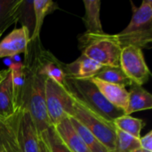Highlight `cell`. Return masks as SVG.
Listing matches in <instances>:
<instances>
[{
  "label": "cell",
  "mask_w": 152,
  "mask_h": 152,
  "mask_svg": "<svg viewBox=\"0 0 152 152\" xmlns=\"http://www.w3.org/2000/svg\"><path fill=\"white\" fill-rule=\"evenodd\" d=\"M91 81L97 86L99 91L110 103L116 108L124 110L126 113L128 103V91L125 87L104 82L96 77L91 78Z\"/></svg>",
  "instance_id": "cell-12"
},
{
  "label": "cell",
  "mask_w": 152,
  "mask_h": 152,
  "mask_svg": "<svg viewBox=\"0 0 152 152\" xmlns=\"http://www.w3.org/2000/svg\"><path fill=\"white\" fill-rule=\"evenodd\" d=\"M117 129L130 134L131 136L140 139L141 132L144 126V123L142 119L132 117L131 115H123L113 121Z\"/></svg>",
  "instance_id": "cell-22"
},
{
  "label": "cell",
  "mask_w": 152,
  "mask_h": 152,
  "mask_svg": "<svg viewBox=\"0 0 152 152\" xmlns=\"http://www.w3.org/2000/svg\"><path fill=\"white\" fill-rule=\"evenodd\" d=\"M15 117L9 120L0 119V150L4 152H20L15 134Z\"/></svg>",
  "instance_id": "cell-19"
},
{
  "label": "cell",
  "mask_w": 152,
  "mask_h": 152,
  "mask_svg": "<svg viewBox=\"0 0 152 152\" xmlns=\"http://www.w3.org/2000/svg\"><path fill=\"white\" fill-rule=\"evenodd\" d=\"M73 110L70 117L77 119L83 126L90 131L110 152L114 151L116 131L114 123L101 116L72 94Z\"/></svg>",
  "instance_id": "cell-5"
},
{
  "label": "cell",
  "mask_w": 152,
  "mask_h": 152,
  "mask_svg": "<svg viewBox=\"0 0 152 152\" xmlns=\"http://www.w3.org/2000/svg\"><path fill=\"white\" fill-rule=\"evenodd\" d=\"M102 65L95 61L80 55L76 61L70 63H64V72L67 79L87 80L94 77Z\"/></svg>",
  "instance_id": "cell-11"
},
{
  "label": "cell",
  "mask_w": 152,
  "mask_h": 152,
  "mask_svg": "<svg viewBox=\"0 0 152 152\" xmlns=\"http://www.w3.org/2000/svg\"><path fill=\"white\" fill-rule=\"evenodd\" d=\"M53 127L61 140L71 152H91L74 129L69 118H66Z\"/></svg>",
  "instance_id": "cell-13"
},
{
  "label": "cell",
  "mask_w": 152,
  "mask_h": 152,
  "mask_svg": "<svg viewBox=\"0 0 152 152\" xmlns=\"http://www.w3.org/2000/svg\"><path fill=\"white\" fill-rule=\"evenodd\" d=\"M21 27H25L31 35L35 28V15L33 9V0H21L19 7V20Z\"/></svg>",
  "instance_id": "cell-24"
},
{
  "label": "cell",
  "mask_w": 152,
  "mask_h": 152,
  "mask_svg": "<svg viewBox=\"0 0 152 152\" xmlns=\"http://www.w3.org/2000/svg\"><path fill=\"white\" fill-rule=\"evenodd\" d=\"M65 87L74 97L108 120L113 122L116 118L126 114L124 110L110 103L91 79H66Z\"/></svg>",
  "instance_id": "cell-4"
},
{
  "label": "cell",
  "mask_w": 152,
  "mask_h": 152,
  "mask_svg": "<svg viewBox=\"0 0 152 152\" xmlns=\"http://www.w3.org/2000/svg\"><path fill=\"white\" fill-rule=\"evenodd\" d=\"M15 134L20 152H39L40 135L29 112L21 109L15 117Z\"/></svg>",
  "instance_id": "cell-8"
},
{
  "label": "cell",
  "mask_w": 152,
  "mask_h": 152,
  "mask_svg": "<svg viewBox=\"0 0 152 152\" xmlns=\"http://www.w3.org/2000/svg\"><path fill=\"white\" fill-rule=\"evenodd\" d=\"M12 78V89L15 108L17 111L23 108L25 90V74L22 62H12L9 69Z\"/></svg>",
  "instance_id": "cell-17"
},
{
  "label": "cell",
  "mask_w": 152,
  "mask_h": 152,
  "mask_svg": "<svg viewBox=\"0 0 152 152\" xmlns=\"http://www.w3.org/2000/svg\"><path fill=\"white\" fill-rule=\"evenodd\" d=\"M71 125L77 133L80 135L87 148L91 152H110L106 146H104L90 131H88L85 126H83L77 119L69 117Z\"/></svg>",
  "instance_id": "cell-23"
},
{
  "label": "cell",
  "mask_w": 152,
  "mask_h": 152,
  "mask_svg": "<svg viewBox=\"0 0 152 152\" xmlns=\"http://www.w3.org/2000/svg\"><path fill=\"white\" fill-rule=\"evenodd\" d=\"M133 14L129 24L114 34L121 48L128 45L140 49L151 48L152 43V1L143 0L140 6L133 3Z\"/></svg>",
  "instance_id": "cell-2"
},
{
  "label": "cell",
  "mask_w": 152,
  "mask_h": 152,
  "mask_svg": "<svg viewBox=\"0 0 152 152\" xmlns=\"http://www.w3.org/2000/svg\"><path fill=\"white\" fill-rule=\"evenodd\" d=\"M29 41L30 33L25 27L14 28L0 42V58H12L25 53Z\"/></svg>",
  "instance_id": "cell-10"
},
{
  "label": "cell",
  "mask_w": 152,
  "mask_h": 152,
  "mask_svg": "<svg viewBox=\"0 0 152 152\" xmlns=\"http://www.w3.org/2000/svg\"><path fill=\"white\" fill-rule=\"evenodd\" d=\"M85 15L83 21L86 25V33L90 34H103L102 21L100 19L101 1L100 0H84Z\"/></svg>",
  "instance_id": "cell-16"
},
{
  "label": "cell",
  "mask_w": 152,
  "mask_h": 152,
  "mask_svg": "<svg viewBox=\"0 0 152 152\" xmlns=\"http://www.w3.org/2000/svg\"><path fill=\"white\" fill-rule=\"evenodd\" d=\"M40 137L45 143L49 152H71L59 137L53 126H49L40 134Z\"/></svg>",
  "instance_id": "cell-25"
},
{
  "label": "cell",
  "mask_w": 152,
  "mask_h": 152,
  "mask_svg": "<svg viewBox=\"0 0 152 152\" xmlns=\"http://www.w3.org/2000/svg\"><path fill=\"white\" fill-rule=\"evenodd\" d=\"M39 152H49L45 143L43 142L41 137H40V142H39Z\"/></svg>",
  "instance_id": "cell-28"
},
{
  "label": "cell",
  "mask_w": 152,
  "mask_h": 152,
  "mask_svg": "<svg viewBox=\"0 0 152 152\" xmlns=\"http://www.w3.org/2000/svg\"><path fill=\"white\" fill-rule=\"evenodd\" d=\"M139 148H141L139 139L117 129L113 152H133Z\"/></svg>",
  "instance_id": "cell-26"
},
{
  "label": "cell",
  "mask_w": 152,
  "mask_h": 152,
  "mask_svg": "<svg viewBox=\"0 0 152 152\" xmlns=\"http://www.w3.org/2000/svg\"><path fill=\"white\" fill-rule=\"evenodd\" d=\"M78 48L81 54L102 66H119L121 46L114 34L83 33L78 36Z\"/></svg>",
  "instance_id": "cell-3"
},
{
  "label": "cell",
  "mask_w": 152,
  "mask_h": 152,
  "mask_svg": "<svg viewBox=\"0 0 152 152\" xmlns=\"http://www.w3.org/2000/svg\"><path fill=\"white\" fill-rule=\"evenodd\" d=\"M21 0H0V32L4 33L19 20V7Z\"/></svg>",
  "instance_id": "cell-20"
},
{
  "label": "cell",
  "mask_w": 152,
  "mask_h": 152,
  "mask_svg": "<svg viewBox=\"0 0 152 152\" xmlns=\"http://www.w3.org/2000/svg\"><path fill=\"white\" fill-rule=\"evenodd\" d=\"M119 66L134 85L142 86L151 77V71L145 61L142 50L138 47L132 45L123 47Z\"/></svg>",
  "instance_id": "cell-7"
},
{
  "label": "cell",
  "mask_w": 152,
  "mask_h": 152,
  "mask_svg": "<svg viewBox=\"0 0 152 152\" xmlns=\"http://www.w3.org/2000/svg\"><path fill=\"white\" fill-rule=\"evenodd\" d=\"M8 72H9V69H1L0 70V82L5 78V77L7 76Z\"/></svg>",
  "instance_id": "cell-29"
},
{
  "label": "cell",
  "mask_w": 152,
  "mask_h": 152,
  "mask_svg": "<svg viewBox=\"0 0 152 152\" xmlns=\"http://www.w3.org/2000/svg\"><path fill=\"white\" fill-rule=\"evenodd\" d=\"M94 77L110 84L123 86L125 88L134 85L133 82L124 73L120 66H102Z\"/></svg>",
  "instance_id": "cell-21"
},
{
  "label": "cell",
  "mask_w": 152,
  "mask_h": 152,
  "mask_svg": "<svg viewBox=\"0 0 152 152\" xmlns=\"http://www.w3.org/2000/svg\"><path fill=\"white\" fill-rule=\"evenodd\" d=\"M133 152H148L146 151H144V150H142V149H141V148H139V149H137V150H135Z\"/></svg>",
  "instance_id": "cell-30"
},
{
  "label": "cell",
  "mask_w": 152,
  "mask_h": 152,
  "mask_svg": "<svg viewBox=\"0 0 152 152\" xmlns=\"http://www.w3.org/2000/svg\"><path fill=\"white\" fill-rule=\"evenodd\" d=\"M45 102L49 123L54 126L70 117L73 110L71 94L68 89L51 78L45 81Z\"/></svg>",
  "instance_id": "cell-6"
},
{
  "label": "cell",
  "mask_w": 152,
  "mask_h": 152,
  "mask_svg": "<svg viewBox=\"0 0 152 152\" xmlns=\"http://www.w3.org/2000/svg\"><path fill=\"white\" fill-rule=\"evenodd\" d=\"M40 38L29 41L24 53L25 59L23 69L25 74V90L23 97V108L27 110L40 135L51 126L45 102V77L37 71V56L42 45Z\"/></svg>",
  "instance_id": "cell-1"
},
{
  "label": "cell",
  "mask_w": 152,
  "mask_h": 152,
  "mask_svg": "<svg viewBox=\"0 0 152 152\" xmlns=\"http://www.w3.org/2000/svg\"><path fill=\"white\" fill-rule=\"evenodd\" d=\"M152 108V95L141 86L133 85L128 91V103L126 110V115L134 112L151 110Z\"/></svg>",
  "instance_id": "cell-15"
},
{
  "label": "cell",
  "mask_w": 152,
  "mask_h": 152,
  "mask_svg": "<svg viewBox=\"0 0 152 152\" xmlns=\"http://www.w3.org/2000/svg\"><path fill=\"white\" fill-rule=\"evenodd\" d=\"M0 152H4V151H2V150H0Z\"/></svg>",
  "instance_id": "cell-32"
},
{
  "label": "cell",
  "mask_w": 152,
  "mask_h": 152,
  "mask_svg": "<svg viewBox=\"0 0 152 152\" xmlns=\"http://www.w3.org/2000/svg\"><path fill=\"white\" fill-rule=\"evenodd\" d=\"M2 35H3V33H1V32H0V37H2Z\"/></svg>",
  "instance_id": "cell-31"
},
{
  "label": "cell",
  "mask_w": 152,
  "mask_h": 152,
  "mask_svg": "<svg viewBox=\"0 0 152 152\" xmlns=\"http://www.w3.org/2000/svg\"><path fill=\"white\" fill-rule=\"evenodd\" d=\"M58 4L51 0H33V9L35 15V28L31 35L30 41L40 38V31L47 14L58 9Z\"/></svg>",
  "instance_id": "cell-18"
},
{
  "label": "cell",
  "mask_w": 152,
  "mask_h": 152,
  "mask_svg": "<svg viewBox=\"0 0 152 152\" xmlns=\"http://www.w3.org/2000/svg\"><path fill=\"white\" fill-rule=\"evenodd\" d=\"M64 63L59 61L50 51L40 49L37 56V71L45 78H51L58 84L65 86L66 75L64 72Z\"/></svg>",
  "instance_id": "cell-9"
},
{
  "label": "cell",
  "mask_w": 152,
  "mask_h": 152,
  "mask_svg": "<svg viewBox=\"0 0 152 152\" xmlns=\"http://www.w3.org/2000/svg\"><path fill=\"white\" fill-rule=\"evenodd\" d=\"M141 149L148 152H152V131H150L144 136L139 139Z\"/></svg>",
  "instance_id": "cell-27"
},
{
  "label": "cell",
  "mask_w": 152,
  "mask_h": 152,
  "mask_svg": "<svg viewBox=\"0 0 152 152\" xmlns=\"http://www.w3.org/2000/svg\"><path fill=\"white\" fill-rule=\"evenodd\" d=\"M17 112L13 102L12 78L9 70L5 78L0 82V119L9 120L12 118Z\"/></svg>",
  "instance_id": "cell-14"
}]
</instances>
